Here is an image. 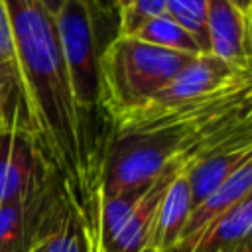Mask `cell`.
Listing matches in <instances>:
<instances>
[{
  "label": "cell",
  "mask_w": 252,
  "mask_h": 252,
  "mask_svg": "<svg viewBox=\"0 0 252 252\" xmlns=\"http://www.w3.org/2000/svg\"><path fill=\"white\" fill-rule=\"evenodd\" d=\"M252 161V132L242 134L220 148L205 154L187 169L191 203L197 207L213 191H217L234 171Z\"/></svg>",
  "instance_id": "obj_9"
},
{
  "label": "cell",
  "mask_w": 252,
  "mask_h": 252,
  "mask_svg": "<svg viewBox=\"0 0 252 252\" xmlns=\"http://www.w3.org/2000/svg\"><path fill=\"white\" fill-rule=\"evenodd\" d=\"M165 14L195 39L201 53H209L207 0H165Z\"/></svg>",
  "instance_id": "obj_15"
},
{
  "label": "cell",
  "mask_w": 252,
  "mask_h": 252,
  "mask_svg": "<svg viewBox=\"0 0 252 252\" xmlns=\"http://www.w3.org/2000/svg\"><path fill=\"white\" fill-rule=\"evenodd\" d=\"M91 10H98L100 14H110L112 10V0H87Z\"/></svg>",
  "instance_id": "obj_17"
},
{
  "label": "cell",
  "mask_w": 252,
  "mask_h": 252,
  "mask_svg": "<svg viewBox=\"0 0 252 252\" xmlns=\"http://www.w3.org/2000/svg\"><path fill=\"white\" fill-rule=\"evenodd\" d=\"M250 108L234 114L106 136L100 159V199L152 183L167 167H191L205 154L250 132Z\"/></svg>",
  "instance_id": "obj_2"
},
{
  "label": "cell",
  "mask_w": 252,
  "mask_h": 252,
  "mask_svg": "<svg viewBox=\"0 0 252 252\" xmlns=\"http://www.w3.org/2000/svg\"><path fill=\"white\" fill-rule=\"evenodd\" d=\"M207 39L211 55L250 71V20L230 0H207Z\"/></svg>",
  "instance_id": "obj_8"
},
{
  "label": "cell",
  "mask_w": 252,
  "mask_h": 252,
  "mask_svg": "<svg viewBox=\"0 0 252 252\" xmlns=\"http://www.w3.org/2000/svg\"><path fill=\"white\" fill-rule=\"evenodd\" d=\"M39 2H41V4L47 8V12L55 18V16H57V12L61 10V6H63V2H65V0H39Z\"/></svg>",
  "instance_id": "obj_19"
},
{
  "label": "cell",
  "mask_w": 252,
  "mask_h": 252,
  "mask_svg": "<svg viewBox=\"0 0 252 252\" xmlns=\"http://www.w3.org/2000/svg\"><path fill=\"white\" fill-rule=\"evenodd\" d=\"M4 6L24 93L22 132L43 154L96 248L102 146L75 104L55 18L39 0H4Z\"/></svg>",
  "instance_id": "obj_1"
},
{
  "label": "cell",
  "mask_w": 252,
  "mask_h": 252,
  "mask_svg": "<svg viewBox=\"0 0 252 252\" xmlns=\"http://www.w3.org/2000/svg\"><path fill=\"white\" fill-rule=\"evenodd\" d=\"M130 37H136L140 41H146L150 45H158L163 49L181 51V53H189V55H201V49L195 43V39L177 22H173L167 14L152 18Z\"/></svg>",
  "instance_id": "obj_13"
},
{
  "label": "cell",
  "mask_w": 252,
  "mask_h": 252,
  "mask_svg": "<svg viewBox=\"0 0 252 252\" xmlns=\"http://www.w3.org/2000/svg\"><path fill=\"white\" fill-rule=\"evenodd\" d=\"M53 179V169L28 134L0 130V207L26 201Z\"/></svg>",
  "instance_id": "obj_7"
},
{
  "label": "cell",
  "mask_w": 252,
  "mask_h": 252,
  "mask_svg": "<svg viewBox=\"0 0 252 252\" xmlns=\"http://www.w3.org/2000/svg\"><path fill=\"white\" fill-rule=\"evenodd\" d=\"M195 57L116 35L98 57L100 108L112 118L148 102Z\"/></svg>",
  "instance_id": "obj_3"
},
{
  "label": "cell",
  "mask_w": 252,
  "mask_h": 252,
  "mask_svg": "<svg viewBox=\"0 0 252 252\" xmlns=\"http://www.w3.org/2000/svg\"><path fill=\"white\" fill-rule=\"evenodd\" d=\"M191 209L193 203H191L187 171H183L173 179V183L167 187L161 199L148 252H167L169 248H173L181 236V230L187 222Z\"/></svg>",
  "instance_id": "obj_11"
},
{
  "label": "cell",
  "mask_w": 252,
  "mask_h": 252,
  "mask_svg": "<svg viewBox=\"0 0 252 252\" xmlns=\"http://www.w3.org/2000/svg\"><path fill=\"white\" fill-rule=\"evenodd\" d=\"M55 26L75 104L91 124V116L100 108V51L89 2L65 0L55 16Z\"/></svg>",
  "instance_id": "obj_5"
},
{
  "label": "cell",
  "mask_w": 252,
  "mask_h": 252,
  "mask_svg": "<svg viewBox=\"0 0 252 252\" xmlns=\"http://www.w3.org/2000/svg\"><path fill=\"white\" fill-rule=\"evenodd\" d=\"M35 252H96L93 236L81 219L79 211L71 205L65 220L51 232Z\"/></svg>",
  "instance_id": "obj_14"
},
{
  "label": "cell",
  "mask_w": 252,
  "mask_h": 252,
  "mask_svg": "<svg viewBox=\"0 0 252 252\" xmlns=\"http://www.w3.org/2000/svg\"><path fill=\"white\" fill-rule=\"evenodd\" d=\"M69 207L57 177L26 201L0 207V252H35L65 220Z\"/></svg>",
  "instance_id": "obj_6"
},
{
  "label": "cell",
  "mask_w": 252,
  "mask_h": 252,
  "mask_svg": "<svg viewBox=\"0 0 252 252\" xmlns=\"http://www.w3.org/2000/svg\"><path fill=\"white\" fill-rule=\"evenodd\" d=\"M134 0H112V10L114 12H122L126 6H130Z\"/></svg>",
  "instance_id": "obj_20"
},
{
  "label": "cell",
  "mask_w": 252,
  "mask_h": 252,
  "mask_svg": "<svg viewBox=\"0 0 252 252\" xmlns=\"http://www.w3.org/2000/svg\"><path fill=\"white\" fill-rule=\"evenodd\" d=\"M165 14V0H134L122 12H118V33L130 37L152 18Z\"/></svg>",
  "instance_id": "obj_16"
},
{
  "label": "cell",
  "mask_w": 252,
  "mask_h": 252,
  "mask_svg": "<svg viewBox=\"0 0 252 252\" xmlns=\"http://www.w3.org/2000/svg\"><path fill=\"white\" fill-rule=\"evenodd\" d=\"M8 122H6V114H4V106H2V98H0V130H6Z\"/></svg>",
  "instance_id": "obj_21"
},
{
  "label": "cell",
  "mask_w": 252,
  "mask_h": 252,
  "mask_svg": "<svg viewBox=\"0 0 252 252\" xmlns=\"http://www.w3.org/2000/svg\"><path fill=\"white\" fill-rule=\"evenodd\" d=\"M244 77H252L250 71L234 69L211 53H201L195 59H191L173 77V81L167 87H163L158 94H154L148 102L108 118V136L134 132L144 124L156 120L158 116L177 106L207 98Z\"/></svg>",
  "instance_id": "obj_4"
},
{
  "label": "cell",
  "mask_w": 252,
  "mask_h": 252,
  "mask_svg": "<svg viewBox=\"0 0 252 252\" xmlns=\"http://www.w3.org/2000/svg\"><path fill=\"white\" fill-rule=\"evenodd\" d=\"M252 195L219 217L191 246L189 252H250Z\"/></svg>",
  "instance_id": "obj_10"
},
{
  "label": "cell",
  "mask_w": 252,
  "mask_h": 252,
  "mask_svg": "<svg viewBox=\"0 0 252 252\" xmlns=\"http://www.w3.org/2000/svg\"><path fill=\"white\" fill-rule=\"evenodd\" d=\"M248 20H250V16H252V0H230Z\"/></svg>",
  "instance_id": "obj_18"
},
{
  "label": "cell",
  "mask_w": 252,
  "mask_h": 252,
  "mask_svg": "<svg viewBox=\"0 0 252 252\" xmlns=\"http://www.w3.org/2000/svg\"><path fill=\"white\" fill-rule=\"evenodd\" d=\"M0 98L8 128H16L22 132L24 93L4 0H0Z\"/></svg>",
  "instance_id": "obj_12"
}]
</instances>
